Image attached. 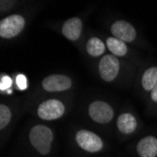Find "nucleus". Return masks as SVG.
Listing matches in <instances>:
<instances>
[{"label":"nucleus","instance_id":"obj_3","mask_svg":"<svg viewBox=\"0 0 157 157\" xmlns=\"http://www.w3.org/2000/svg\"><path fill=\"white\" fill-rule=\"evenodd\" d=\"M65 112L64 105L56 99L42 102L38 107V116L44 121H53L60 118Z\"/></svg>","mask_w":157,"mask_h":157},{"label":"nucleus","instance_id":"obj_16","mask_svg":"<svg viewBox=\"0 0 157 157\" xmlns=\"http://www.w3.org/2000/svg\"><path fill=\"white\" fill-rule=\"evenodd\" d=\"M11 84H12V81L10 76L8 75L2 76L1 81H0V90H1V91L9 90L11 87Z\"/></svg>","mask_w":157,"mask_h":157},{"label":"nucleus","instance_id":"obj_8","mask_svg":"<svg viewBox=\"0 0 157 157\" xmlns=\"http://www.w3.org/2000/svg\"><path fill=\"white\" fill-rule=\"evenodd\" d=\"M111 33L114 37L126 42H131L136 39L135 27L126 21H117L111 25Z\"/></svg>","mask_w":157,"mask_h":157},{"label":"nucleus","instance_id":"obj_17","mask_svg":"<svg viewBox=\"0 0 157 157\" xmlns=\"http://www.w3.org/2000/svg\"><path fill=\"white\" fill-rule=\"evenodd\" d=\"M16 84L18 88L22 90H25L27 88V82H26V77L24 75H18L16 77Z\"/></svg>","mask_w":157,"mask_h":157},{"label":"nucleus","instance_id":"obj_1","mask_svg":"<svg viewBox=\"0 0 157 157\" xmlns=\"http://www.w3.org/2000/svg\"><path fill=\"white\" fill-rule=\"evenodd\" d=\"M29 141L40 154L46 155L51 151L53 133L45 125H36L29 132Z\"/></svg>","mask_w":157,"mask_h":157},{"label":"nucleus","instance_id":"obj_9","mask_svg":"<svg viewBox=\"0 0 157 157\" xmlns=\"http://www.w3.org/2000/svg\"><path fill=\"white\" fill-rule=\"evenodd\" d=\"M136 151L140 157H156L157 138L152 136L141 138L136 145Z\"/></svg>","mask_w":157,"mask_h":157},{"label":"nucleus","instance_id":"obj_4","mask_svg":"<svg viewBox=\"0 0 157 157\" xmlns=\"http://www.w3.org/2000/svg\"><path fill=\"white\" fill-rule=\"evenodd\" d=\"M77 144L85 151L89 152H97L103 149V141L96 134L88 131L80 130L75 135Z\"/></svg>","mask_w":157,"mask_h":157},{"label":"nucleus","instance_id":"obj_11","mask_svg":"<svg viewBox=\"0 0 157 157\" xmlns=\"http://www.w3.org/2000/svg\"><path fill=\"white\" fill-rule=\"evenodd\" d=\"M136 120L130 113H123L119 117L117 126L122 134H131L136 128Z\"/></svg>","mask_w":157,"mask_h":157},{"label":"nucleus","instance_id":"obj_15","mask_svg":"<svg viewBox=\"0 0 157 157\" xmlns=\"http://www.w3.org/2000/svg\"><path fill=\"white\" fill-rule=\"evenodd\" d=\"M11 119V112L10 108L5 105H0V129H4V128L9 124L10 121Z\"/></svg>","mask_w":157,"mask_h":157},{"label":"nucleus","instance_id":"obj_2","mask_svg":"<svg viewBox=\"0 0 157 157\" xmlns=\"http://www.w3.org/2000/svg\"><path fill=\"white\" fill-rule=\"evenodd\" d=\"M25 24L24 17L18 14L8 16L0 22V36L6 39L15 37L24 29Z\"/></svg>","mask_w":157,"mask_h":157},{"label":"nucleus","instance_id":"obj_13","mask_svg":"<svg viewBox=\"0 0 157 157\" xmlns=\"http://www.w3.org/2000/svg\"><path fill=\"white\" fill-rule=\"evenodd\" d=\"M106 45L109 51L115 56H123L127 53V46L124 41L115 38L110 37L106 40Z\"/></svg>","mask_w":157,"mask_h":157},{"label":"nucleus","instance_id":"obj_12","mask_svg":"<svg viewBox=\"0 0 157 157\" xmlns=\"http://www.w3.org/2000/svg\"><path fill=\"white\" fill-rule=\"evenodd\" d=\"M141 85L148 91H151L157 86V67H151L145 71L141 78Z\"/></svg>","mask_w":157,"mask_h":157},{"label":"nucleus","instance_id":"obj_7","mask_svg":"<svg viewBox=\"0 0 157 157\" xmlns=\"http://www.w3.org/2000/svg\"><path fill=\"white\" fill-rule=\"evenodd\" d=\"M41 85L47 91H64L72 87V80L63 75H51L42 80Z\"/></svg>","mask_w":157,"mask_h":157},{"label":"nucleus","instance_id":"obj_5","mask_svg":"<svg viewBox=\"0 0 157 157\" xmlns=\"http://www.w3.org/2000/svg\"><path fill=\"white\" fill-rule=\"evenodd\" d=\"M119 70L120 62L116 56L105 55L100 61L99 73L101 77L106 82H110L115 79L119 74Z\"/></svg>","mask_w":157,"mask_h":157},{"label":"nucleus","instance_id":"obj_18","mask_svg":"<svg viewBox=\"0 0 157 157\" xmlns=\"http://www.w3.org/2000/svg\"><path fill=\"white\" fill-rule=\"evenodd\" d=\"M151 98L152 101L157 103V86H155L154 89L151 91Z\"/></svg>","mask_w":157,"mask_h":157},{"label":"nucleus","instance_id":"obj_10","mask_svg":"<svg viewBox=\"0 0 157 157\" xmlns=\"http://www.w3.org/2000/svg\"><path fill=\"white\" fill-rule=\"evenodd\" d=\"M82 32V22L77 17L68 19L62 26V34L71 40H76Z\"/></svg>","mask_w":157,"mask_h":157},{"label":"nucleus","instance_id":"obj_6","mask_svg":"<svg viewBox=\"0 0 157 157\" xmlns=\"http://www.w3.org/2000/svg\"><path fill=\"white\" fill-rule=\"evenodd\" d=\"M89 115L98 123H107L112 120L114 112L107 103L95 101L89 107Z\"/></svg>","mask_w":157,"mask_h":157},{"label":"nucleus","instance_id":"obj_14","mask_svg":"<svg viewBox=\"0 0 157 157\" xmlns=\"http://www.w3.org/2000/svg\"><path fill=\"white\" fill-rule=\"evenodd\" d=\"M105 50V44L103 40H101L99 38H91L87 42V52L91 56H99L104 54Z\"/></svg>","mask_w":157,"mask_h":157}]
</instances>
